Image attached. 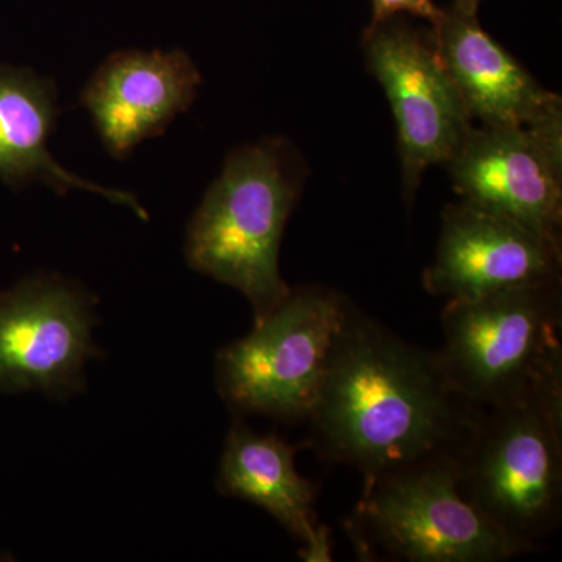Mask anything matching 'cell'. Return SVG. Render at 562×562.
I'll return each instance as SVG.
<instances>
[{
	"instance_id": "obj_8",
	"label": "cell",
	"mask_w": 562,
	"mask_h": 562,
	"mask_svg": "<svg viewBox=\"0 0 562 562\" xmlns=\"http://www.w3.org/2000/svg\"><path fill=\"white\" fill-rule=\"evenodd\" d=\"M94 322L90 292L57 273L0 292V391L50 397L83 391L85 366L101 355Z\"/></svg>"
},
{
	"instance_id": "obj_5",
	"label": "cell",
	"mask_w": 562,
	"mask_h": 562,
	"mask_svg": "<svg viewBox=\"0 0 562 562\" xmlns=\"http://www.w3.org/2000/svg\"><path fill=\"white\" fill-rule=\"evenodd\" d=\"M346 527L366 560L384 554L408 562H501L532 553L462 495L457 454L366 482Z\"/></svg>"
},
{
	"instance_id": "obj_17",
	"label": "cell",
	"mask_w": 562,
	"mask_h": 562,
	"mask_svg": "<svg viewBox=\"0 0 562 562\" xmlns=\"http://www.w3.org/2000/svg\"><path fill=\"white\" fill-rule=\"evenodd\" d=\"M480 3L482 0H454L452 9L465 14H476Z\"/></svg>"
},
{
	"instance_id": "obj_9",
	"label": "cell",
	"mask_w": 562,
	"mask_h": 562,
	"mask_svg": "<svg viewBox=\"0 0 562 562\" xmlns=\"http://www.w3.org/2000/svg\"><path fill=\"white\" fill-rule=\"evenodd\" d=\"M446 168L460 201L561 243L562 116L528 127H473Z\"/></svg>"
},
{
	"instance_id": "obj_12",
	"label": "cell",
	"mask_w": 562,
	"mask_h": 562,
	"mask_svg": "<svg viewBox=\"0 0 562 562\" xmlns=\"http://www.w3.org/2000/svg\"><path fill=\"white\" fill-rule=\"evenodd\" d=\"M431 27L432 46L472 121L487 128H516L562 116L560 95L532 79L483 31L476 14L443 10Z\"/></svg>"
},
{
	"instance_id": "obj_2",
	"label": "cell",
	"mask_w": 562,
	"mask_h": 562,
	"mask_svg": "<svg viewBox=\"0 0 562 562\" xmlns=\"http://www.w3.org/2000/svg\"><path fill=\"white\" fill-rule=\"evenodd\" d=\"M306 166L290 140L271 136L231 151L188 225V265L246 295L255 322L292 290L280 273L284 228Z\"/></svg>"
},
{
	"instance_id": "obj_7",
	"label": "cell",
	"mask_w": 562,
	"mask_h": 562,
	"mask_svg": "<svg viewBox=\"0 0 562 562\" xmlns=\"http://www.w3.org/2000/svg\"><path fill=\"white\" fill-rule=\"evenodd\" d=\"M362 50L394 114L403 195L413 205L425 171L452 160L473 121L431 41L419 33L394 18L372 22Z\"/></svg>"
},
{
	"instance_id": "obj_10",
	"label": "cell",
	"mask_w": 562,
	"mask_h": 562,
	"mask_svg": "<svg viewBox=\"0 0 562 562\" xmlns=\"http://www.w3.org/2000/svg\"><path fill=\"white\" fill-rule=\"evenodd\" d=\"M561 243L460 201L443 209L424 286L447 301H471L514 288L561 283Z\"/></svg>"
},
{
	"instance_id": "obj_13",
	"label": "cell",
	"mask_w": 562,
	"mask_h": 562,
	"mask_svg": "<svg viewBox=\"0 0 562 562\" xmlns=\"http://www.w3.org/2000/svg\"><path fill=\"white\" fill-rule=\"evenodd\" d=\"M57 101L54 80L32 69L0 65V181L13 188L38 181L58 194L72 188L94 192L149 220L132 192L81 179L52 157L47 143L57 124Z\"/></svg>"
},
{
	"instance_id": "obj_1",
	"label": "cell",
	"mask_w": 562,
	"mask_h": 562,
	"mask_svg": "<svg viewBox=\"0 0 562 562\" xmlns=\"http://www.w3.org/2000/svg\"><path fill=\"white\" fill-rule=\"evenodd\" d=\"M479 408L447 383L436 351L403 341L350 302L310 414L322 460L366 482L460 453Z\"/></svg>"
},
{
	"instance_id": "obj_16",
	"label": "cell",
	"mask_w": 562,
	"mask_h": 562,
	"mask_svg": "<svg viewBox=\"0 0 562 562\" xmlns=\"http://www.w3.org/2000/svg\"><path fill=\"white\" fill-rule=\"evenodd\" d=\"M301 558L306 562H330L333 560L331 531L325 525H317L312 538L303 542Z\"/></svg>"
},
{
	"instance_id": "obj_11",
	"label": "cell",
	"mask_w": 562,
	"mask_h": 562,
	"mask_svg": "<svg viewBox=\"0 0 562 562\" xmlns=\"http://www.w3.org/2000/svg\"><path fill=\"white\" fill-rule=\"evenodd\" d=\"M202 76L183 50L114 52L80 95L103 146L125 158L165 133L198 98Z\"/></svg>"
},
{
	"instance_id": "obj_4",
	"label": "cell",
	"mask_w": 562,
	"mask_h": 562,
	"mask_svg": "<svg viewBox=\"0 0 562 562\" xmlns=\"http://www.w3.org/2000/svg\"><path fill=\"white\" fill-rule=\"evenodd\" d=\"M462 495L532 552L562 509V390L479 408L457 457Z\"/></svg>"
},
{
	"instance_id": "obj_6",
	"label": "cell",
	"mask_w": 562,
	"mask_h": 562,
	"mask_svg": "<svg viewBox=\"0 0 562 562\" xmlns=\"http://www.w3.org/2000/svg\"><path fill=\"white\" fill-rule=\"evenodd\" d=\"M350 301L328 288L301 286L217 353L216 384L236 416L308 420L328 353Z\"/></svg>"
},
{
	"instance_id": "obj_15",
	"label": "cell",
	"mask_w": 562,
	"mask_h": 562,
	"mask_svg": "<svg viewBox=\"0 0 562 562\" xmlns=\"http://www.w3.org/2000/svg\"><path fill=\"white\" fill-rule=\"evenodd\" d=\"M372 22L390 20L398 13H409L424 18L425 21L435 25L443 13V10L436 7L435 0H372Z\"/></svg>"
},
{
	"instance_id": "obj_3",
	"label": "cell",
	"mask_w": 562,
	"mask_h": 562,
	"mask_svg": "<svg viewBox=\"0 0 562 562\" xmlns=\"http://www.w3.org/2000/svg\"><path fill=\"white\" fill-rule=\"evenodd\" d=\"M441 319L439 366L475 408L562 390L561 283L447 301Z\"/></svg>"
},
{
	"instance_id": "obj_14",
	"label": "cell",
	"mask_w": 562,
	"mask_h": 562,
	"mask_svg": "<svg viewBox=\"0 0 562 562\" xmlns=\"http://www.w3.org/2000/svg\"><path fill=\"white\" fill-rule=\"evenodd\" d=\"M299 449L279 436L251 431L238 417L225 439L217 487L222 494L260 506L306 542L319 522L314 512L316 491L295 469Z\"/></svg>"
}]
</instances>
